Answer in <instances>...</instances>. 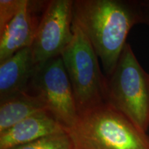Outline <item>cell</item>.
I'll return each mask as SVG.
<instances>
[{"label": "cell", "instance_id": "cell-1", "mask_svg": "<svg viewBox=\"0 0 149 149\" xmlns=\"http://www.w3.org/2000/svg\"><path fill=\"white\" fill-rule=\"evenodd\" d=\"M72 23L88 38L108 76L114 70L132 28L146 23L144 1L73 0Z\"/></svg>", "mask_w": 149, "mask_h": 149}, {"label": "cell", "instance_id": "cell-4", "mask_svg": "<svg viewBox=\"0 0 149 149\" xmlns=\"http://www.w3.org/2000/svg\"><path fill=\"white\" fill-rule=\"evenodd\" d=\"M73 39L61 53L78 113L105 104L106 77L88 38L72 23Z\"/></svg>", "mask_w": 149, "mask_h": 149}, {"label": "cell", "instance_id": "cell-5", "mask_svg": "<svg viewBox=\"0 0 149 149\" xmlns=\"http://www.w3.org/2000/svg\"><path fill=\"white\" fill-rule=\"evenodd\" d=\"M26 91L40 97L46 112L66 130L77 122L79 113L61 56L37 64Z\"/></svg>", "mask_w": 149, "mask_h": 149}, {"label": "cell", "instance_id": "cell-11", "mask_svg": "<svg viewBox=\"0 0 149 149\" xmlns=\"http://www.w3.org/2000/svg\"><path fill=\"white\" fill-rule=\"evenodd\" d=\"M10 149H73L67 131L54 134Z\"/></svg>", "mask_w": 149, "mask_h": 149}, {"label": "cell", "instance_id": "cell-10", "mask_svg": "<svg viewBox=\"0 0 149 149\" xmlns=\"http://www.w3.org/2000/svg\"><path fill=\"white\" fill-rule=\"evenodd\" d=\"M46 111L40 97L29 91L0 100V133L35 113Z\"/></svg>", "mask_w": 149, "mask_h": 149}, {"label": "cell", "instance_id": "cell-6", "mask_svg": "<svg viewBox=\"0 0 149 149\" xmlns=\"http://www.w3.org/2000/svg\"><path fill=\"white\" fill-rule=\"evenodd\" d=\"M73 0L48 1L31 50L36 64L61 56L73 39Z\"/></svg>", "mask_w": 149, "mask_h": 149}, {"label": "cell", "instance_id": "cell-3", "mask_svg": "<svg viewBox=\"0 0 149 149\" xmlns=\"http://www.w3.org/2000/svg\"><path fill=\"white\" fill-rule=\"evenodd\" d=\"M105 104L147 132L149 127V74L126 43L114 70L107 76Z\"/></svg>", "mask_w": 149, "mask_h": 149}, {"label": "cell", "instance_id": "cell-13", "mask_svg": "<svg viewBox=\"0 0 149 149\" xmlns=\"http://www.w3.org/2000/svg\"><path fill=\"white\" fill-rule=\"evenodd\" d=\"M144 10L145 17H146V23L149 25V1H144Z\"/></svg>", "mask_w": 149, "mask_h": 149}, {"label": "cell", "instance_id": "cell-8", "mask_svg": "<svg viewBox=\"0 0 149 149\" xmlns=\"http://www.w3.org/2000/svg\"><path fill=\"white\" fill-rule=\"evenodd\" d=\"M67 131L46 111L31 115L0 133V149H10Z\"/></svg>", "mask_w": 149, "mask_h": 149}, {"label": "cell", "instance_id": "cell-7", "mask_svg": "<svg viewBox=\"0 0 149 149\" xmlns=\"http://www.w3.org/2000/svg\"><path fill=\"white\" fill-rule=\"evenodd\" d=\"M48 1L24 0L16 16L0 33V63L31 48Z\"/></svg>", "mask_w": 149, "mask_h": 149}, {"label": "cell", "instance_id": "cell-9", "mask_svg": "<svg viewBox=\"0 0 149 149\" xmlns=\"http://www.w3.org/2000/svg\"><path fill=\"white\" fill-rule=\"evenodd\" d=\"M31 48L0 63V100L26 91L37 69Z\"/></svg>", "mask_w": 149, "mask_h": 149}, {"label": "cell", "instance_id": "cell-12", "mask_svg": "<svg viewBox=\"0 0 149 149\" xmlns=\"http://www.w3.org/2000/svg\"><path fill=\"white\" fill-rule=\"evenodd\" d=\"M23 1L24 0H0V33L16 16Z\"/></svg>", "mask_w": 149, "mask_h": 149}, {"label": "cell", "instance_id": "cell-2", "mask_svg": "<svg viewBox=\"0 0 149 149\" xmlns=\"http://www.w3.org/2000/svg\"><path fill=\"white\" fill-rule=\"evenodd\" d=\"M73 149H149V136L107 104L79 115L67 130Z\"/></svg>", "mask_w": 149, "mask_h": 149}]
</instances>
